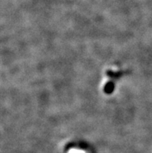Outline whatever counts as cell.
Instances as JSON below:
<instances>
[{"instance_id":"1","label":"cell","mask_w":152,"mask_h":153,"mask_svg":"<svg viewBox=\"0 0 152 153\" xmlns=\"http://www.w3.org/2000/svg\"><path fill=\"white\" fill-rule=\"evenodd\" d=\"M67 153H86L84 150L79 149H71Z\"/></svg>"}]
</instances>
